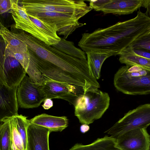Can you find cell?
Listing matches in <instances>:
<instances>
[{"instance_id": "1", "label": "cell", "mask_w": 150, "mask_h": 150, "mask_svg": "<svg viewBox=\"0 0 150 150\" xmlns=\"http://www.w3.org/2000/svg\"><path fill=\"white\" fill-rule=\"evenodd\" d=\"M150 27V18L139 10L137 16L133 18L83 33L78 45L85 52L119 55L148 30Z\"/></svg>"}, {"instance_id": "2", "label": "cell", "mask_w": 150, "mask_h": 150, "mask_svg": "<svg viewBox=\"0 0 150 150\" xmlns=\"http://www.w3.org/2000/svg\"><path fill=\"white\" fill-rule=\"evenodd\" d=\"M13 33L17 38L27 45L29 50L37 56L50 62L75 79L79 80L85 75L88 67L86 60L66 54L23 30Z\"/></svg>"}, {"instance_id": "3", "label": "cell", "mask_w": 150, "mask_h": 150, "mask_svg": "<svg viewBox=\"0 0 150 150\" xmlns=\"http://www.w3.org/2000/svg\"><path fill=\"white\" fill-rule=\"evenodd\" d=\"M114 84L125 94H150V70L137 66H122L114 75Z\"/></svg>"}, {"instance_id": "4", "label": "cell", "mask_w": 150, "mask_h": 150, "mask_svg": "<svg viewBox=\"0 0 150 150\" xmlns=\"http://www.w3.org/2000/svg\"><path fill=\"white\" fill-rule=\"evenodd\" d=\"M108 94L98 89L85 92L75 105V115L82 124L89 125L100 118L108 108Z\"/></svg>"}, {"instance_id": "5", "label": "cell", "mask_w": 150, "mask_h": 150, "mask_svg": "<svg viewBox=\"0 0 150 150\" xmlns=\"http://www.w3.org/2000/svg\"><path fill=\"white\" fill-rule=\"evenodd\" d=\"M19 2L27 13H63L82 18L92 9L83 0H23Z\"/></svg>"}, {"instance_id": "6", "label": "cell", "mask_w": 150, "mask_h": 150, "mask_svg": "<svg viewBox=\"0 0 150 150\" xmlns=\"http://www.w3.org/2000/svg\"><path fill=\"white\" fill-rule=\"evenodd\" d=\"M150 125V104L146 103L129 111L105 133L116 139L128 131L147 128Z\"/></svg>"}, {"instance_id": "7", "label": "cell", "mask_w": 150, "mask_h": 150, "mask_svg": "<svg viewBox=\"0 0 150 150\" xmlns=\"http://www.w3.org/2000/svg\"><path fill=\"white\" fill-rule=\"evenodd\" d=\"M27 13L54 28L58 34L63 35L65 39L76 29L84 25L79 22L81 17L72 14L48 12Z\"/></svg>"}, {"instance_id": "8", "label": "cell", "mask_w": 150, "mask_h": 150, "mask_svg": "<svg viewBox=\"0 0 150 150\" xmlns=\"http://www.w3.org/2000/svg\"><path fill=\"white\" fill-rule=\"evenodd\" d=\"M17 96L20 107L26 109L38 107L47 98L42 86L33 82L26 75L18 87Z\"/></svg>"}, {"instance_id": "9", "label": "cell", "mask_w": 150, "mask_h": 150, "mask_svg": "<svg viewBox=\"0 0 150 150\" xmlns=\"http://www.w3.org/2000/svg\"><path fill=\"white\" fill-rule=\"evenodd\" d=\"M11 9L9 13L11 14L15 22V27L27 33L42 41L47 45L56 44L47 36L30 19L25 9L18 5V0H11Z\"/></svg>"}, {"instance_id": "10", "label": "cell", "mask_w": 150, "mask_h": 150, "mask_svg": "<svg viewBox=\"0 0 150 150\" xmlns=\"http://www.w3.org/2000/svg\"><path fill=\"white\" fill-rule=\"evenodd\" d=\"M92 9L104 14L119 15L130 14L142 7L143 0H89Z\"/></svg>"}, {"instance_id": "11", "label": "cell", "mask_w": 150, "mask_h": 150, "mask_svg": "<svg viewBox=\"0 0 150 150\" xmlns=\"http://www.w3.org/2000/svg\"><path fill=\"white\" fill-rule=\"evenodd\" d=\"M41 86L47 98L61 99L74 106L85 92L81 87L58 82H48Z\"/></svg>"}, {"instance_id": "12", "label": "cell", "mask_w": 150, "mask_h": 150, "mask_svg": "<svg viewBox=\"0 0 150 150\" xmlns=\"http://www.w3.org/2000/svg\"><path fill=\"white\" fill-rule=\"evenodd\" d=\"M117 146L121 150H149L150 135L146 128L133 129L125 132L116 139Z\"/></svg>"}, {"instance_id": "13", "label": "cell", "mask_w": 150, "mask_h": 150, "mask_svg": "<svg viewBox=\"0 0 150 150\" xmlns=\"http://www.w3.org/2000/svg\"><path fill=\"white\" fill-rule=\"evenodd\" d=\"M9 57L1 59L0 83L10 87H18L26 75V71L15 59Z\"/></svg>"}, {"instance_id": "14", "label": "cell", "mask_w": 150, "mask_h": 150, "mask_svg": "<svg viewBox=\"0 0 150 150\" xmlns=\"http://www.w3.org/2000/svg\"><path fill=\"white\" fill-rule=\"evenodd\" d=\"M18 87H10L0 83V120L18 114Z\"/></svg>"}, {"instance_id": "15", "label": "cell", "mask_w": 150, "mask_h": 150, "mask_svg": "<svg viewBox=\"0 0 150 150\" xmlns=\"http://www.w3.org/2000/svg\"><path fill=\"white\" fill-rule=\"evenodd\" d=\"M51 132L46 128L30 123L27 130V150H50Z\"/></svg>"}, {"instance_id": "16", "label": "cell", "mask_w": 150, "mask_h": 150, "mask_svg": "<svg viewBox=\"0 0 150 150\" xmlns=\"http://www.w3.org/2000/svg\"><path fill=\"white\" fill-rule=\"evenodd\" d=\"M30 123L43 127L52 132H61L66 128L68 124L67 117L55 116L42 114L29 120Z\"/></svg>"}, {"instance_id": "17", "label": "cell", "mask_w": 150, "mask_h": 150, "mask_svg": "<svg viewBox=\"0 0 150 150\" xmlns=\"http://www.w3.org/2000/svg\"><path fill=\"white\" fill-rule=\"evenodd\" d=\"M0 35L5 45V50L14 53L26 52L28 51L27 45L17 38L13 33L9 30L0 23Z\"/></svg>"}, {"instance_id": "18", "label": "cell", "mask_w": 150, "mask_h": 150, "mask_svg": "<svg viewBox=\"0 0 150 150\" xmlns=\"http://www.w3.org/2000/svg\"><path fill=\"white\" fill-rule=\"evenodd\" d=\"M116 139L105 136L98 138L91 144L84 145L77 143L69 150H121L116 146Z\"/></svg>"}, {"instance_id": "19", "label": "cell", "mask_w": 150, "mask_h": 150, "mask_svg": "<svg viewBox=\"0 0 150 150\" xmlns=\"http://www.w3.org/2000/svg\"><path fill=\"white\" fill-rule=\"evenodd\" d=\"M119 61L129 66H137L150 70V59L136 54L130 46L125 49L118 55Z\"/></svg>"}, {"instance_id": "20", "label": "cell", "mask_w": 150, "mask_h": 150, "mask_svg": "<svg viewBox=\"0 0 150 150\" xmlns=\"http://www.w3.org/2000/svg\"><path fill=\"white\" fill-rule=\"evenodd\" d=\"M85 53L89 70L94 78L97 80L100 78L103 63L107 58L112 55L109 53L93 51Z\"/></svg>"}, {"instance_id": "21", "label": "cell", "mask_w": 150, "mask_h": 150, "mask_svg": "<svg viewBox=\"0 0 150 150\" xmlns=\"http://www.w3.org/2000/svg\"><path fill=\"white\" fill-rule=\"evenodd\" d=\"M61 52L68 55L78 58L87 60L86 53L76 47L73 42L61 38L57 43L51 45Z\"/></svg>"}, {"instance_id": "22", "label": "cell", "mask_w": 150, "mask_h": 150, "mask_svg": "<svg viewBox=\"0 0 150 150\" xmlns=\"http://www.w3.org/2000/svg\"><path fill=\"white\" fill-rule=\"evenodd\" d=\"M0 121V150H12L10 117Z\"/></svg>"}, {"instance_id": "23", "label": "cell", "mask_w": 150, "mask_h": 150, "mask_svg": "<svg viewBox=\"0 0 150 150\" xmlns=\"http://www.w3.org/2000/svg\"><path fill=\"white\" fill-rule=\"evenodd\" d=\"M28 14L31 20L42 32L56 44L60 41L61 38L57 35L56 29L35 16L29 14Z\"/></svg>"}, {"instance_id": "24", "label": "cell", "mask_w": 150, "mask_h": 150, "mask_svg": "<svg viewBox=\"0 0 150 150\" xmlns=\"http://www.w3.org/2000/svg\"><path fill=\"white\" fill-rule=\"evenodd\" d=\"M16 128L22 138L24 150H27V130L30 123L27 117L22 115L14 116Z\"/></svg>"}, {"instance_id": "25", "label": "cell", "mask_w": 150, "mask_h": 150, "mask_svg": "<svg viewBox=\"0 0 150 150\" xmlns=\"http://www.w3.org/2000/svg\"><path fill=\"white\" fill-rule=\"evenodd\" d=\"M12 150H24L22 138L16 128L14 116L10 117Z\"/></svg>"}, {"instance_id": "26", "label": "cell", "mask_w": 150, "mask_h": 150, "mask_svg": "<svg viewBox=\"0 0 150 150\" xmlns=\"http://www.w3.org/2000/svg\"><path fill=\"white\" fill-rule=\"evenodd\" d=\"M130 46L133 49H140L150 53V32L148 30L138 38Z\"/></svg>"}, {"instance_id": "27", "label": "cell", "mask_w": 150, "mask_h": 150, "mask_svg": "<svg viewBox=\"0 0 150 150\" xmlns=\"http://www.w3.org/2000/svg\"><path fill=\"white\" fill-rule=\"evenodd\" d=\"M4 57H11L18 61L27 71L29 67L30 57L28 51L26 52L14 53L7 50H5Z\"/></svg>"}, {"instance_id": "28", "label": "cell", "mask_w": 150, "mask_h": 150, "mask_svg": "<svg viewBox=\"0 0 150 150\" xmlns=\"http://www.w3.org/2000/svg\"><path fill=\"white\" fill-rule=\"evenodd\" d=\"M11 9V0H0V14L8 12Z\"/></svg>"}, {"instance_id": "29", "label": "cell", "mask_w": 150, "mask_h": 150, "mask_svg": "<svg viewBox=\"0 0 150 150\" xmlns=\"http://www.w3.org/2000/svg\"><path fill=\"white\" fill-rule=\"evenodd\" d=\"M134 52L138 55L146 58L150 59V53L140 49H133Z\"/></svg>"}, {"instance_id": "30", "label": "cell", "mask_w": 150, "mask_h": 150, "mask_svg": "<svg viewBox=\"0 0 150 150\" xmlns=\"http://www.w3.org/2000/svg\"><path fill=\"white\" fill-rule=\"evenodd\" d=\"M142 7L146 8V11L145 13L150 18V0H143Z\"/></svg>"}, {"instance_id": "31", "label": "cell", "mask_w": 150, "mask_h": 150, "mask_svg": "<svg viewBox=\"0 0 150 150\" xmlns=\"http://www.w3.org/2000/svg\"><path fill=\"white\" fill-rule=\"evenodd\" d=\"M43 108L45 110H48L53 106V102L52 99L46 98L44 101V103L42 105Z\"/></svg>"}, {"instance_id": "32", "label": "cell", "mask_w": 150, "mask_h": 150, "mask_svg": "<svg viewBox=\"0 0 150 150\" xmlns=\"http://www.w3.org/2000/svg\"><path fill=\"white\" fill-rule=\"evenodd\" d=\"M89 129V127L88 125L83 124L80 127V131L83 133H85L88 131Z\"/></svg>"}, {"instance_id": "33", "label": "cell", "mask_w": 150, "mask_h": 150, "mask_svg": "<svg viewBox=\"0 0 150 150\" xmlns=\"http://www.w3.org/2000/svg\"><path fill=\"white\" fill-rule=\"evenodd\" d=\"M148 31L149 32H150V27L149 29V30H148Z\"/></svg>"}, {"instance_id": "34", "label": "cell", "mask_w": 150, "mask_h": 150, "mask_svg": "<svg viewBox=\"0 0 150 150\" xmlns=\"http://www.w3.org/2000/svg\"><path fill=\"white\" fill-rule=\"evenodd\" d=\"M149 150H150V146H149Z\"/></svg>"}]
</instances>
